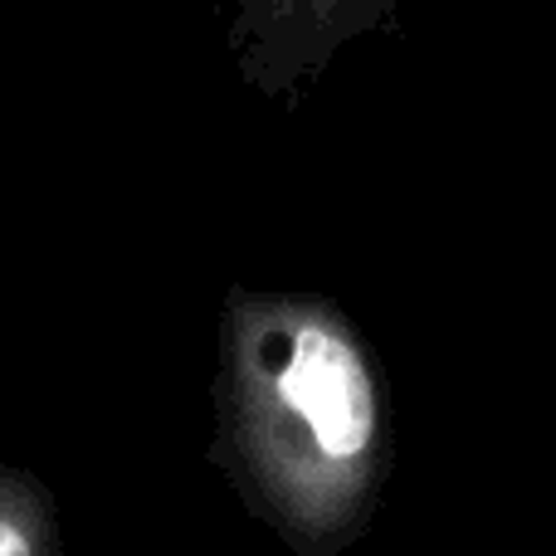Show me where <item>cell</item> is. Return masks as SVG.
I'll return each mask as SVG.
<instances>
[{"label": "cell", "mask_w": 556, "mask_h": 556, "mask_svg": "<svg viewBox=\"0 0 556 556\" xmlns=\"http://www.w3.org/2000/svg\"><path fill=\"white\" fill-rule=\"evenodd\" d=\"M215 401L244 503L298 556L352 547L386 479V401L356 327L323 298L230 293Z\"/></svg>", "instance_id": "1"}, {"label": "cell", "mask_w": 556, "mask_h": 556, "mask_svg": "<svg viewBox=\"0 0 556 556\" xmlns=\"http://www.w3.org/2000/svg\"><path fill=\"white\" fill-rule=\"evenodd\" d=\"M0 556H59L39 493L5 479H0Z\"/></svg>", "instance_id": "3"}, {"label": "cell", "mask_w": 556, "mask_h": 556, "mask_svg": "<svg viewBox=\"0 0 556 556\" xmlns=\"http://www.w3.org/2000/svg\"><path fill=\"white\" fill-rule=\"evenodd\" d=\"M250 5V15L240 20V35H293V29H327V35H337V29L346 25V15L352 10H362L366 0H244Z\"/></svg>", "instance_id": "2"}]
</instances>
